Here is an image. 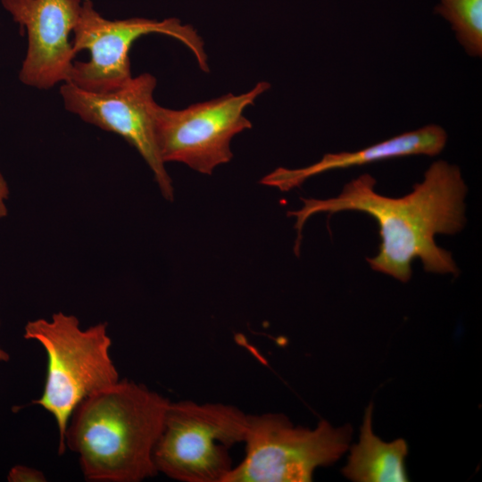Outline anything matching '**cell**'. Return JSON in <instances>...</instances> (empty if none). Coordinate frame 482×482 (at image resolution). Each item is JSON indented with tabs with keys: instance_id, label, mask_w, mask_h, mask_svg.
<instances>
[{
	"instance_id": "1",
	"label": "cell",
	"mask_w": 482,
	"mask_h": 482,
	"mask_svg": "<svg viewBox=\"0 0 482 482\" xmlns=\"http://www.w3.org/2000/svg\"><path fill=\"white\" fill-rule=\"evenodd\" d=\"M375 185L371 175L362 174L345 184L336 197L301 198L302 208L287 212L295 218V254H299L303 225L311 216L358 211L373 217L379 228L378 253L367 258L373 270L407 282L411 262L418 258L428 272L457 276L459 269L452 253L436 244L435 236L454 235L465 226L467 186L460 169L445 161L435 162L421 182L397 198L378 194Z\"/></svg>"
},
{
	"instance_id": "2",
	"label": "cell",
	"mask_w": 482,
	"mask_h": 482,
	"mask_svg": "<svg viewBox=\"0 0 482 482\" xmlns=\"http://www.w3.org/2000/svg\"><path fill=\"white\" fill-rule=\"evenodd\" d=\"M170 400L145 385L120 379L73 411L64 445L79 456L89 482H140L158 471L154 451Z\"/></svg>"
},
{
	"instance_id": "3",
	"label": "cell",
	"mask_w": 482,
	"mask_h": 482,
	"mask_svg": "<svg viewBox=\"0 0 482 482\" xmlns=\"http://www.w3.org/2000/svg\"><path fill=\"white\" fill-rule=\"evenodd\" d=\"M107 326L99 322L82 328L75 315L58 312L50 319L29 320L24 327V338L40 344L46 354L43 392L32 403L54 419L59 454L66 450L64 434L75 408L120 380L110 354L112 340Z\"/></svg>"
},
{
	"instance_id": "4",
	"label": "cell",
	"mask_w": 482,
	"mask_h": 482,
	"mask_svg": "<svg viewBox=\"0 0 482 482\" xmlns=\"http://www.w3.org/2000/svg\"><path fill=\"white\" fill-rule=\"evenodd\" d=\"M247 414L220 403L170 402L154 451L158 472L181 482H224L229 448L244 443Z\"/></svg>"
},
{
	"instance_id": "5",
	"label": "cell",
	"mask_w": 482,
	"mask_h": 482,
	"mask_svg": "<svg viewBox=\"0 0 482 482\" xmlns=\"http://www.w3.org/2000/svg\"><path fill=\"white\" fill-rule=\"evenodd\" d=\"M352 428L320 421L295 427L279 413L247 414L245 455L224 482H308L316 468L337 461L348 448Z\"/></svg>"
},
{
	"instance_id": "6",
	"label": "cell",
	"mask_w": 482,
	"mask_h": 482,
	"mask_svg": "<svg viewBox=\"0 0 482 482\" xmlns=\"http://www.w3.org/2000/svg\"><path fill=\"white\" fill-rule=\"evenodd\" d=\"M267 81L258 82L251 90L172 110L156 104L154 126L157 148L162 162H177L202 174L229 162L233 154L231 139L252 128L244 111L269 90Z\"/></svg>"
},
{
	"instance_id": "7",
	"label": "cell",
	"mask_w": 482,
	"mask_h": 482,
	"mask_svg": "<svg viewBox=\"0 0 482 482\" xmlns=\"http://www.w3.org/2000/svg\"><path fill=\"white\" fill-rule=\"evenodd\" d=\"M73 33L74 54L87 49L90 59L74 62L68 81L87 91H110L129 80L132 77L129 49L137 38L151 33L163 34L180 41L193 53L199 68L204 72L209 71L202 37L192 26L183 25L176 18L110 21L95 9L91 0H81Z\"/></svg>"
},
{
	"instance_id": "8",
	"label": "cell",
	"mask_w": 482,
	"mask_h": 482,
	"mask_svg": "<svg viewBox=\"0 0 482 482\" xmlns=\"http://www.w3.org/2000/svg\"><path fill=\"white\" fill-rule=\"evenodd\" d=\"M156 79L150 73L131 77L119 87L93 92L70 81L61 87L65 108L83 120L123 137L143 157L162 196L172 201V181L155 141L154 91Z\"/></svg>"
},
{
	"instance_id": "9",
	"label": "cell",
	"mask_w": 482,
	"mask_h": 482,
	"mask_svg": "<svg viewBox=\"0 0 482 482\" xmlns=\"http://www.w3.org/2000/svg\"><path fill=\"white\" fill-rule=\"evenodd\" d=\"M1 4L28 34L20 80L40 89L68 81L76 55L69 37L79 17L81 0H1Z\"/></svg>"
},
{
	"instance_id": "10",
	"label": "cell",
	"mask_w": 482,
	"mask_h": 482,
	"mask_svg": "<svg viewBox=\"0 0 482 482\" xmlns=\"http://www.w3.org/2000/svg\"><path fill=\"white\" fill-rule=\"evenodd\" d=\"M446 140L447 134L443 128L428 125L356 152L327 154L319 162L307 167L277 168L263 177L260 183L277 187L280 191H289L300 187L309 178L332 170L410 155L434 156L444 149Z\"/></svg>"
},
{
	"instance_id": "11",
	"label": "cell",
	"mask_w": 482,
	"mask_h": 482,
	"mask_svg": "<svg viewBox=\"0 0 482 482\" xmlns=\"http://www.w3.org/2000/svg\"><path fill=\"white\" fill-rule=\"evenodd\" d=\"M372 411L370 404L365 411L360 441L352 447L343 474L357 482L408 481L407 443L402 438L386 443L378 437L372 430Z\"/></svg>"
},
{
	"instance_id": "12",
	"label": "cell",
	"mask_w": 482,
	"mask_h": 482,
	"mask_svg": "<svg viewBox=\"0 0 482 482\" xmlns=\"http://www.w3.org/2000/svg\"><path fill=\"white\" fill-rule=\"evenodd\" d=\"M435 12L447 20L468 54H482V0H440Z\"/></svg>"
},
{
	"instance_id": "13",
	"label": "cell",
	"mask_w": 482,
	"mask_h": 482,
	"mask_svg": "<svg viewBox=\"0 0 482 482\" xmlns=\"http://www.w3.org/2000/svg\"><path fill=\"white\" fill-rule=\"evenodd\" d=\"M8 481L11 482H45L46 478L45 474L37 469L16 465L12 468L8 474Z\"/></svg>"
},
{
	"instance_id": "14",
	"label": "cell",
	"mask_w": 482,
	"mask_h": 482,
	"mask_svg": "<svg viewBox=\"0 0 482 482\" xmlns=\"http://www.w3.org/2000/svg\"><path fill=\"white\" fill-rule=\"evenodd\" d=\"M9 197V187L0 171V219L7 215L6 201Z\"/></svg>"
},
{
	"instance_id": "15",
	"label": "cell",
	"mask_w": 482,
	"mask_h": 482,
	"mask_svg": "<svg viewBox=\"0 0 482 482\" xmlns=\"http://www.w3.org/2000/svg\"><path fill=\"white\" fill-rule=\"evenodd\" d=\"M1 324V321H0ZM10 360L9 353L0 346V362H6Z\"/></svg>"
}]
</instances>
